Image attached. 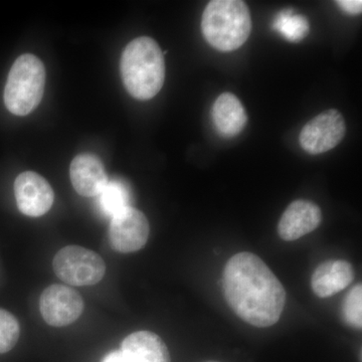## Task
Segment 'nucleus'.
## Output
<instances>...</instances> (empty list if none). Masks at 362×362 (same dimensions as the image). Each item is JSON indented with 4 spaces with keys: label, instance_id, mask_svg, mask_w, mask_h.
Instances as JSON below:
<instances>
[{
    "label": "nucleus",
    "instance_id": "obj_1",
    "mask_svg": "<svg viewBox=\"0 0 362 362\" xmlns=\"http://www.w3.org/2000/svg\"><path fill=\"white\" fill-rule=\"evenodd\" d=\"M223 288L230 308L255 327H270L284 311V287L265 262L252 252H239L228 259Z\"/></svg>",
    "mask_w": 362,
    "mask_h": 362
},
{
    "label": "nucleus",
    "instance_id": "obj_2",
    "mask_svg": "<svg viewBox=\"0 0 362 362\" xmlns=\"http://www.w3.org/2000/svg\"><path fill=\"white\" fill-rule=\"evenodd\" d=\"M120 71L131 96L138 100L152 99L160 92L165 78L163 52L151 37H137L124 49Z\"/></svg>",
    "mask_w": 362,
    "mask_h": 362
},
{
    "label": "nucleus",
    "instance_id": "obj_3",
    "mask_svg": "<svg viewBox=\"0 0 362 362\" xmlns=\"http://www.w3.org/2000/svg\"><path fill=\"white\" fill-rule=\"evenodd\" d=\"M204 39L221 52H233L249 39L252 18L249 7L240 0H214L202 14Z\"/></svg>",
    "mask_w": 362,
    "mask_h": 362
},
{
    "label": "nucleus",
    "instance_id": "obj_4",
    "mask_svg": "<svg viewBox=\"0 0 362 362\" xmlns=\"http://www.w3.org/2000/svg\"><path fill=\"white\" fill-rule=\"evenodd\" d=\"M45 84L44 64L37 57L25 54L14 62L4 90V103L9 112L25 116L40 103Z\"/></svg>",
    "mask_w": 362,
    "mask_h": 362
},
{
    "label": "nucleus",
    "instance_id": "obj_5",
    "mask_svg": "<svg viewBox=\"0 0 362 362\" xmlns=\"http://www.w3.org/2000/svg\"><path fill=\"white\" fill-rule=\"evenodd\" d=\"M54 273L71 286L96 285L106 273V264L97 252L80 246L59 250L52 261Z\"/></svg>",
    "mask_w": 362,
    "mask_h": 362
},
{
    "label": "nucleus",
    "instance_id": "obj_6",
    "mask_svg": "<svg viewBox=\"0 0 362 362\" xmlns=\"http://www.w3.org/2000/svg\"><path fill=\"white\" fill-rule=\"evenodd\" d=\"M346 131L343 116L335 109L324 111L304 126L300 145L310 154H321L337 147Z\"/></svg>",
    "mask_w": 362,
    "mask_h": 362
},
{
    "label": "nucleus",
    "instance_id": "obj_7",
    "mask_svg": "<svg viewBox=\"0 0 362 362\" xmlns=\"http://www.w3.org/2000/svg\"><path fill=\"white\" fill-rule=\"evenodd\" d=\"M40 314L45 322L54 327H63L78 320L84 311V300L68 286H49L40 295Z\"/></svg>",
    "mask_w": 362,
    "mask_h": 362
},
{
    "label": "nucleus",
    "instance_id": "obj_8",
    "mask_svg": "<svg viewBox=\"0 0 362 362\" xmlns=\"http://www.w3.org/2000/svg\"><path fill=\"white\" fill-rule=\"evenodd\" d=\"M149 237V223L142 211L126 207L112 218L109 238L115 251L128 254L141 250Z\"/></svg>",
    "mask_w": 362,
    "mask_h": 362
},
{
    "label": "nucleus",
    "instance_id": "obj_9",
    "mask_svg": "<svg viewBox=\"0 0 362 362\" xmlns=\"http://www.w3.org/2000/svg\"><path fill=\"white\" fill-rule=\"evenodd\" d=\"M14 194L21 214L32 218L44 216L54 204V190L45 178L26 171L16 177Z\"/></svg>",
    "mask_w": 362,
    "mask_h": 362
},
{
    "label": "nucleus",
    "instance_id": "obj_10",
    "mask_svg": "<svg viewBox=\"0 0 362 362\" xmlns=\"http://www.w3.org/2000/svg\"><path fill=\"white\" fill-rule=\"evenodd\" d=\"M321 211L313 202H293L279 221L278 233L286 242L296 240L315 230L321 223Z\"/></svg>",
    "mask_w": 362,
    "mask_h": 362
},
{
    "label": "nucleus",
    "instance_id": "obj_11",
    "mask_svg": "<svg viewBox=\"0 0 362 362\" xmlns=\"http://www.w3.org/2000/svg\"><path fill=\"white\" fill-rule=\"evenodd\" d=\"M70 177L76 192L85 197H98L109 181L103 162L93 153L78 154L73 159Z\"/></svg>",
    "mask_w": 362,
    "mask_h": 362
},
{
    "label": "nucleus",
    "instance_id": "obj_12",
    "mask_svg": "<svg viewBox=\"0 0 362 362\" xmlns=\"http://www.w3.org/2000/svg\"><path fill=\"white\" fill-rule=\"evenodd\" d=\"M354 277V269L349 262H324L312 275V290L319 298L331 297L349 287Z\"/></svg>",
    "mask_w": 362,
    "mask_h": 362
},
{
    "label": "nucleus",
    "instance_id": "obj_13",
    "mask_svg": "<svg viewBox=\"0 0 362 362\" xmlns=\"http://www.w3.org/2000/svg\"><path fill=\"white\" fill-rule=\"evenodd\" d=\"M121 351L128 362H171L165 343L150 331H138L126 337Z\"/></svg>",
    "mask_w": 362,
    "mask_h": 362
},
{
    "label": "nucleus",
    "instance_id": "obj_14",
    "mask_svg": "<svg viewBox=\"0 0 362 362\" xmlns=\"http://www.w3.org/2000/svg\"><path fill=\"white\" fill-rule=\"evenodd\" d=\"M211 116L214 127L226 137L239 134L244 130L247 121L244 106L232 93H223L216 99Z\"/></svg>",
    "mask_w": 362,
    "mask_h": 362
},
{
    "label": "nucleus",
    "instance_id": "obj_15",
    "mask_svg": "<svg viewBox=\"0 0 362 362\" xmlns=\"http://www.w3.org/2000/svg\"><path fill=\"white\" fill-rule=\"evenodd\" d=\"M98 206L105 216L113 218L131 204V190L129 185L122 180L108 181L106 187L98 195Z\"/></svg>",
    "mask_w": 362,
    "mask_h": 362
},
{
    "label": "nucleus",
    "instance_id": "obj_16",
    "mask_svg": "<svg viewBox=\"0 0 362 362\" xmlns=\"http://www.w3.org/2000/svg\"><path fill=\"white\" fill-rule=\"evenodd\" d=\"M272 26L273 30L292 42L303 40L308 35L309 28H310L308 20L304 16L294 13V11L290 9L280 11Z\"/></svg>",
    "mask_w": 362,
    "mask_h": 362
},
{
    "label": "nucleus",
    "instance_id": "obj_17",
    "mask_svg": "<svg viewBox=\"0 0 362 362\" xmlns=\"http://www.w3.org/2000/svg\"><path fill=\"white\" fill-rule=\"evenodd\" d=\"M18 319L4 309H0V354L11 351L20 338Z\"/></svg>",
    "mask_w": 362,
    "mask_h": 362
},
{
    "label": "nucleus",
    "instance_id": "obj_18",
    "mask_svg": "<svg viewBox=\"0 0 362 362\" xmlns=\"http://www.w3.org/2000/svg\"><path fill=\"white\" fill-rule=\"evenodd\" d=\"M343 316L345 321L356 329L362 326V287L361 284L352 288L343 304Z\"/></svg>",
    "mask_w": 362,
    "mask_h": 362
},
{
    "label": "nucleus",
    "instance_id": "obj_19",
    "mask_svg": "<svg viewBox=\"0 0 362 362\" xmlns=\"http://www.w3.org/2000/svg\"><path fill=\"white\" fill-rule=\"evenodd\" d=\"M337 4L341 7L345 13L349 14L361 13V0H339V1H337Z\"/></svg>",
    "mask_w": 362,
    "mask_h": 362
},
{
    "label": "nucleus",
    "instance_id": "obj_20",
    "mask_svg": "<svg viewBox=\"0 0 362 362\" xmlns=\"http://www.w3.org/2000/svg\"><path fill=\"white\" fill-rule=\"evenodd\" d=\"M102 362H128V361L121 350H117L109 354Z\"/></svg>",
    "mask_w": 362,
    "mask_h": 362
},
{
    "label": "nucleus",
    "instance_id": "obj_21",
    "mask_svg": "<svg viewBox=\"0 0 362 362\" xmlns=\"http://www.w3.org/2000/svg\"><path fill=\"white\" fill-rule=\"evenodd\" d=\"M207 362H216V361H207Z\"/></svg>",
    "mask_w": 362,
    "mask_h": 362
}]
</instances>
